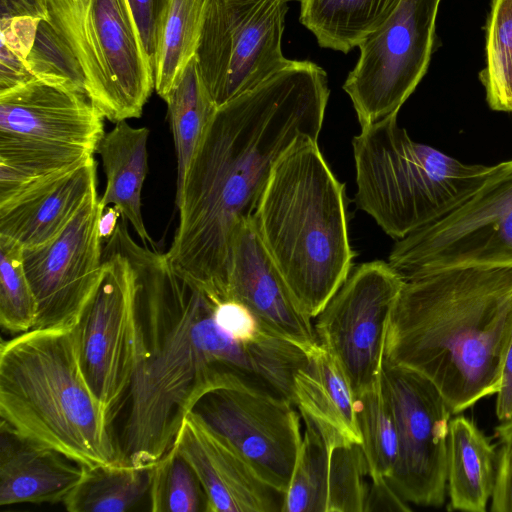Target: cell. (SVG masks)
<instances>
[{
  "mask_svg": "<svg viewBox=\"0 0 512 512\" xmlns=\"http://www.w3.org/2000/svg\"><path fill=\"white\" fill-rule=\"evenodd\" d=\"M403 281L388 262L362 263L315 317L318 344L340 366L354 398L381 378L387 325Z\"/></svg>",
  "mask_w": 512,
  "mask_h": 512,
  "instance_id": "4fadbf2b",
  "label": "cell"
},
{
  "mask_svg": "<svg viewBox=\"0 0 512 512\" xmlns=\"http://www.w3.org/2000/svg\"><path fill=\"white\" fill-rule=\"evenodd\" d=\"M289 0H209L196 59L218 107L291 60L282 51Z\"/></svg>",
  "mask_w": 512,
  "mask_h": 512,
  "instance_id": "8fae6325",
  "label": "cell"
},
{
  "mask_svg": "<svg viewBox=\"0 0 512 512\" xmlns=\"http://www.w3.org/2000/svg\"><path fill=\"white\" fill-rule=\"evenodd\" d=\"M103 210L96 190L57 237L23 248L24 268L38 306L34 328L78 323L101 278Z\"/></svg>",
  "mask_w": 512,
  "mask_h": 512,
  "instance_id": "2e32d148",
  "label": "cell"
},
{
  "mask_svg": "<svg viewBox=\"0 0 512 512\" xmlns=\"http://www.w3.org/2000/svg\"><path fill=\"white\" fill-rule=\"evenodd\" d=\"M85 91L104 118L141 116L155 89L154 69L127 0H83Z\"/></svg>",
  "mask_w": 512,
  "mask_h": 512,
  "instance_id": "5bb4252c",
  "label": "cell"
},
{
  "mask_svg": "<svg viewBox=\"0 0 512 512\" xmlns=\"http://www.w3.org/2000/svg\"><path fill=\"white\" fill-rule=\"evenodd\" d=\"M381 386L398 434L397 461L387 481L407 503L440 507L447 493L452 413L434 384L408 368L383 361Z\"/></svg>",
  "mask_w": 512,
  "mask_h": 512,
  "instance_id": "7c38bea8",
  "label": "cell"
},
{
  "mask_svg": "<svg viewBox=\"0 0 512 512\" xmlns=\"http://www.w3.org/2000/svg\"><path fill=\"white\" fill-rule=\"evenodd\" d=\"M293 405L242 388L217 387L192 410L265 482L286 493L302 442Z\"/></svg>",
  "mask_w": 512,
  "mask_h": 512,
  "instance_id": "9a60e30c",
  "label": "cell"
},
{
  "mask_svg": "<svg viewBox=\"0 0 512 512\" xmlns=\"http://www.w3.org/2000/svg\"><path fill=\"white\" fill-rule=\"evenodd\" d=\"M0 417L23 438L80 465L125 464L113 420L85 377L78 323L1 342Z\"/></svg>",
  "mask_w": 512,
  "mask_h": 512,
  "instance_id": "277c9868",
  "label": "cell"
},
{
  "mask_svg": "<svg viewBox=\"0 0 512 512\" xmlns=\"http://www.w3.org/2000/svg\"><path fill=\"white\" fill-rule=\"evenodd\" d=\"M41 21L32 17L1 19L0 92L34 79L27 58Z\"/></svg>",
  "mask_w": 512,
  "mask_h": 512,
  "instance_id": "836d02e7",
  "label": "cell"
},
{
  "mask_svg": "<svg viewBox=\"0 0 512 512\" xmlns=\"http://www.w3.org/2000/svg\"><path fill=\"white\" fill-rule=\"evenodd\" d=\"M388 263L403 280L457 267H512V159L490 166L450 213L397 240Z\"/></svg>",
  "mask_w": 512,
  "mask_h": 512,
  "instance_id": "ba28073f",
  "label": "cell"
},
{
  "mask_svg": "<svg viewBox=\"0 0 512 512\" xmlns=\"http://www.w3.org/2000/svg\"><path fill=\"white\" fill-rule=\"evenodd\" d=\"M304 426L283 512H326L329 449L310 422Z\"/></svg>",
  "mask_w": 512,
  "mask_h": 512,
  "instance_id": "f546056e",
  "label": "cell"
},
{
  "mask_svg": "<svg viewBox=\"0 0 512 512\" xmlns=\"http://www.w3.org/2000/svg\"><path fill=\"white\" fill-rule=\"evenodd\" d=\"M441 0H400L358 46L343 89L361 128L397 116L427 72Z\"/></svg>",
  "mask_w": 512,
  "mask_h": 512,
  "instance_id": "30bf717a",
  "label": "cell"
},
{
  "mask_svg": "<svg viewBox=\"0 0 512 512\" xmlns=\"http://www.w3.org/2000/svg\"><path fill=\"white\" fill-rule=\"evenodd\" d=\"M410 510L408 503L397 494L387 479L371 481L364 512Z\"/></svg>",
  "mask_w": 512,
  "mask_h": 512,
  "instance_id": "f35d334b",
  "label": "cell"
},
{
  "mask_svg": "<svg viewBox=\"0 0 512 512\" xmlns=\"http://www.w3.org/2000/svg\"><path fill=\"white\" fill-rule=\"evenodd\" d=\"M78 324L85 377L113 420L146 350L135 271L107 241L101 278Z\"/></svg>",
  "mask_w": 512,
  "mask_h": 512,
  "instance_id": "9c48e42d",
  "label": "cell"
},
{
  "mask_svg": "<svg viewBox=\"0 0 512 512\" xmlns=\"http://www.w3.org/2000/svg\"><path fill=\"white\" fill-rule=\"evenodd\" d=\"M490 510L512 512V442H501Z\"/></svg>",
  "mask_w": 512,
  "mask_h": 512,
  "instance_id": "74e56055",
  "label": "cell"
},
{
  "mask_svg": "<svg viewBox=\"0 0 512 512\" xmlns=\"http://www.w3.org/2000/svg\"><path fill=\"white\" fill-rule=\"evenodd\" d=\"M512 330V267H457L403 281L383 361L431 381L452 414L499 392Z\"/></svg>",
  "mask_w": 512,
  "mask_h": 512,
  "instance_id": "3957f363",
  "label": "cell"
},
{
  "mask_svg": "<svg viewBox=\"0 0 512 512\" xmlns=\"http://www.w3.org/2000/svg\"><path fill=\"white\" fill-rule=\"evenodd\" d=\"M498 452L469 418L450 420L447 437V494L451 509L485 512L497 473Z\"/></svg>",
  "mask_w": 512,
  "mask_h": 512,
  "instance_id": "603a6c76",
  "label": "cell"
},
{
  "mask_svg": "<svg viewBox=\"0 0 512 512\" xmlns=\"http://www.w3.org/2000/svg\"><path fill=\"white\" fill-rule=\"evenodd\" d=\"M32 17L48 22L46 0H1V19Z\"/></svg>",
  "mask_w": 512,
  "mask_h": 512,
  "instance_id": "60d3db41",
  "label": "cell"
},
{
  "mask_svg": "<svg viewBox=\"0 0 512 512\" xmlns=\"http://www.w3.org/2000/svg\"><path fill=\"white\" fill-rule=\"evenodd\" d=\"M46 3L49 12L47 23L60 38L66 50L77 61L81 70L83 56V0H46Z\"/></svg>",
  "mask_w": 512,
  "mask_h": 512,
  "instance_id": "e575fe53",
  "label": "cell"
},
{
  "mask_svg": "<svg viewBox=\"0 0 512 512\" xmlns=\"http://www.w3.org/2000/svg\"><path fill=\"white\" fill-rule=\"evenodd\" d=\"M103 119L71 85L34 78L0 92V204L93 157Z\"/></svg>",
  "mask_w": 512,
  "mask_h": 512,
  "instance_id": "52a82bcc",
  "label": "cell"
},
{
  "mask_svg": "<svg viewBox=\"0 0 512 512\" xmlns=\"http://www.w3.org/2000/svg\"><path fill=\"white\" fill-rule=\"evenodd\" d=\"M355 408L370 480L388 479L397 461L398 434L382 391L381 378L372 388L355 397Z\"/></svg>",
  "mask_w": 512,
  "mask_h": 512,
  "instance_id": "f1b7e54d",
  "label": "cell"
},
{
  "mask_svg": "<svg viewBox=\"0 0 512 512\" xmlns=\"http://www.w3.org/2000/svg\"><path fill=\"white\" fill-rule=\"evenodd\" d=\"M226 300L243 304L264 331L307 353L319 345L312 318L300 307L264 247L253 216L239 223L233 237Z\"/></svg>",
  "mask_w": 512,
  "mask_h": 512,
  "instance_id": "e0dca14e",
  "label": "cell"
},
{
  "mask_svg": "<svg viewBox=\"0 0 512 512\" xmlns=\"http://www.w3.org/2000/svg\"><path fill=\"white\" fill-rule=\"evenodd\" d=\"M97 190V163L91 157L78 167L0 204V234L23 248L57 237Z\"/></svg>",
  "mask_w": 512,
  "mask_h": 512,
  "instance_id": "d6986e66",
  "label": "cell"
},
{
  "mask_svg": "<svg viewBox=\"0 0 512 512\" xmlns=\"http://www.w3.org/2000/svg\"><path fill=\"white\" fill-rule=\"evenodd\" d=\"M106 241L135 271L146 350L124 402L118 443L125 464L153 466L211 389L237 387L293 403V377L306 351L271 334L252 342L230 337L215 323L218 301L177 272L165 253L137 244L123 217Z\"/></svg>",
  "mask_w": 512,
  "mask_h": 512,
  "instance_id": "6da1fadb",
  "label": "cell"
},
{
  "mask_svg": "<svg viewBox=\"0 0 512 512\" xmlns=\"http://www.w3.org/2000/svg\"><path fill=\"white\" fill-rule=\"evenodd\" d=\"M195 471L207 512H283L285 493L265 482L191 410L173 445Z\"/></svg>",
  "mask_w": 512,
  "mask_h": 512,
  "instance_id": "ac0fdd59",
  "label": "cell"
},
{
  "mask_svg": "<svg viewBox=\"0 0 512 512\" xmlns=\"http://www.w3.org/2000/svg\"><path fill=\"white\" fill-rule=\"evenodd\" d=\"M213 317L221 330L240 342H252L269 334L261 328L253 313L235 300L217 302Z\"/></svg>",
  "mask_w": 512,
  "mask_h": 512,
  "instance_id": "d590c367",
  "label": "cell"
},
{
  "mask_svg": "<svg viewBox=\"0 0 512 512\" xmlns=\"http://www.w3.org/2000/svg\"><path fill=\"white\" fill-rule=\"evenodd\" d=\"M82 476L63 501L69 512L133 511L149 495L151 467L82 465Z\"/></svg>",
  "mask_w": 512,
  "mask_h": 512,
  "instance_id": "484cf974",
  "label": "cell"
},
{
  "mask_svg": "<svg viewBox=\"0 0 512 512\" xmlns=\"http://www.w3.org/2000/svg\"><path fill=\"white\" fill-rule=\"evenodd\" d=\"M496 416L498 420L505 421L512 418V330L506 345L502 380L499 392L496 394Z\"/></svg>",
  "mask_w": 512,
  "mask_h": 512,
  "instance_id": "ab89813d",
  "label": "cell"
},
{
  "mask_svg": "<svg viewBox=\"0 0 512 512\" xmlns=\"http://www.w3.org/2000/svg\"><path fill=\"white\" fill-rule=\"evenodd\" d=\"M148 500L152 512H207L202 485L174 446L150 469Z\"/></svg>",
  "mask_w": 512,
  "mask_h": 512,
  "instance_id": "4dcf8cb0",
  "label": "cell"
},
{
  "mask_svg": "<svg viewBox=\"0 0 512 512\" xmlns=\"http://www.w3.org/2000/svg\"><path fill=\"white\" fill-rule=\"evenodd\" d=\"M253 222L296 301L315 318L349 276L355 256L345 185L318 139L300 137L279 158Z\"/></svg>",
  "mask_w": 512,
  "mask_h": 512,
  "instance_id": "5b68a950",
  "label": "cell"
},
{
  "mask_svg": "<svg viewBox=\"0 0 512 512\" xmlns=\"http://www.w3.org/2000/svg\"><path fill=\"white\" fill-rule=\"evenodd\" d=\"M38 306L28 280L23 247L0 234V324L10 334L34 329Z\"/></svg>",
  "mask_w": 512,
  "mask_h": 512,
  "instance_id": "1f68e13d",
  "label": "cell"
},
{
  "mask_svg": "<svg viewBox=\"0 0 512 512\" xmlns=\"http://www.w3.org/2000/svg\"><path fill=\"white\" fill-rule=\"evenodd\" d=\"M120 217L121 212L115 206L106 207L103 210L99 221V231L102 239L107 240L111 237Z\"/></svg>",
  "mask_w": 512,
  "mask_h": 512,
  "instance_id": "b9f144b4",
  "label": "cell"
},
{
  "mask_svg": "<svg viewBox=\"0 0 512 512\" xmlns=\"http://www.w3.org/2000/svg\"><path fill=\"white\" fill-rule=\"evenodd\" d=\"M300 22L322 48L348 53L394 11L400 0H299Z\"/></svg>",
  "mask_w": 512,
  "mask_h": 512,
  "instance_id": "cb8c5ba5",
  "label": "cell"
},
{
  "mask_svg": "<svg viewBox=\"0 0 512 512\" xmlns=\"http://www.w3.org/2000/svg\"><path fill=\"white\" fill-rule=\"evenodd\" d=\"M352 146L355 203L396 240L454 210L490 169L412 140L397 116L361 128Z\"/></svg>",
  "mask_w": 512,
  "mask_h": 512,
  "instance_id": "8992f818",
  "label": "cell"
},
{
  "mask_svg": "<svg viewBox=\"0 0 512 512\" xmlns=\"http://www.w3.org/2000/svg\"><path fill=\"white\" fill-rule=\"evenodd\" d=\"M82 465L0 424V505L63 503L82 476Z\"/></svg>",
  "mask_w": 512,
  "mask_h": 512,
  "instance_id": "ffe728a7",
  "label": "cell"
},
{
  "mask_svg": "<svg viewBox=\"0 0 512 512\" xmlns=\"http://www.w3.org/2000/svg\"><path fill=\"white\" fill-rule=\"evenodd\" d=\"M495 435L501 440V442H512V418L501 421L495 428Z\"/></svg>",
  "mask_w": 512,
  "mask_h": 512,
  "instance_id": "7bdbcfd3",
  "label": "cell"
},
{
  "mask_svg": "<svg viewBox=\"0 0 512 512\" xmlns=\"http://www.w3.org/2000/svg\"><path fill=\"white\" fill-rule=\"evenodd\" d=\"M144 49L154 69L161 30L170 0H127Z\"/></svg>",
  "mask_w": 512,
  "mask_h": 512,
  "instance_id": "8d00e7d4",
  "label": "cell"
},
{
  "mask_svg": "<svg viewBox=\"0 0 512 512\" xmlns=\"http://www.w3.org/2000/svg\"><path fill=\"white\" fill-rule=\"evenodd\" d=\"M165 102L177 156V197L205 130L217 110L200 74L196 56L184 69Z\"/></svg>",
  "mask_w": 512,
  "mask_h": 512,
  "instance_id": "d4e9b609",
  "label": "cell"
},
{
  "mask_svg": "<svg viewBox=\"0 0 512 512\" xmlns=\"http://www.w3.org/2000/svg\"><path fill=\"white\" fill-rule=\"evenodd\" d=\"M479 79L490 109L512 113V0L490 1Z\"/></svg>",
  "mask_w": 512,
  "mask_h": 512,
  "instance_id": "83f0119b",
  "label": "cell"
},
{
  "mask_svg": "<svg viewBox=\"0 0 512 512\" xmlns=\"http://www.w3.org/2000/svg\"><path fill=\"white\" fill-rule=\"evenodd\" d=\"M148 136L147 128L132 127L126 120L115 123L114 128L104 134L97 153L102 159L107 183L99 202L104 209L108 205L115 206L143 245L154 248L141 211V192L148 171Z\"/></svg>",
  "mask_w": 512,
  "mask_h": 512,
  "instance_id": "7402d4cb",
  "label": "cell"
},
{
  "mask_svg": "<svg viewBox=\"0 0 512 512\" xmlns=\"http://www.w3.org/2000/svg\"><path fill=\"white\" fill-rule=\"evenodd\" d=\"M367 476L369 469L361 444L329 450L326 512H364L370 485Z\"/></svg>",
  "mask_w": 512,
  "mask_h": 512,
  "instance_id": "d6a6232c",
  "label": "cell"
},
{
  "mask_svg": "<svg viewBox=\"0 0 512 512\" xmlns=\"http://www.w3.org/2000/svg\"><path fill=\"white\" fill-rule=\"evenodd\" d=\"M209 0H170L154 62L155 90L165 101L196 56Z\"/></svg>",
  "mask_w": 512,
  "mask_h": 512,
  "instance_id": "4316f807",
  "label": "cell"
},
{
  "mask_svg": "<svg viewBox=\"0 0 512 512\" xmlns=\"http://www.w3.org/2000/svg\"><path fill=\"white\" fill-rule=\"evenodd\" d=\"M330 95L325 70L291 60L210 120L175 203L179 224L170 265L226 300L232 241L253 216L279 158L303 136L318 139Z\"/></svg>",
  "mask_w": 512,
  "mask_h": 512,
  "instance_id": "7a4b0ae2",
  "label": "cell"
},
{
  "mask_svg": "<svg viewBox=\"0 0 512 512\" xmlns=\"http://www.w3.org/2000/svg\"><path fill=\"white\" fill-rule=\"evenodd\" d=\"M293 402L303 421L310 422L329 450L361 444L355 398L335 359L320 345L307 353L293 377Z\"/></svg>",
  "mask_w": 512,
  "mask_h": 512,
  "instance_id": "44dd1931",
  "label": "cell"
}]
</instances>
